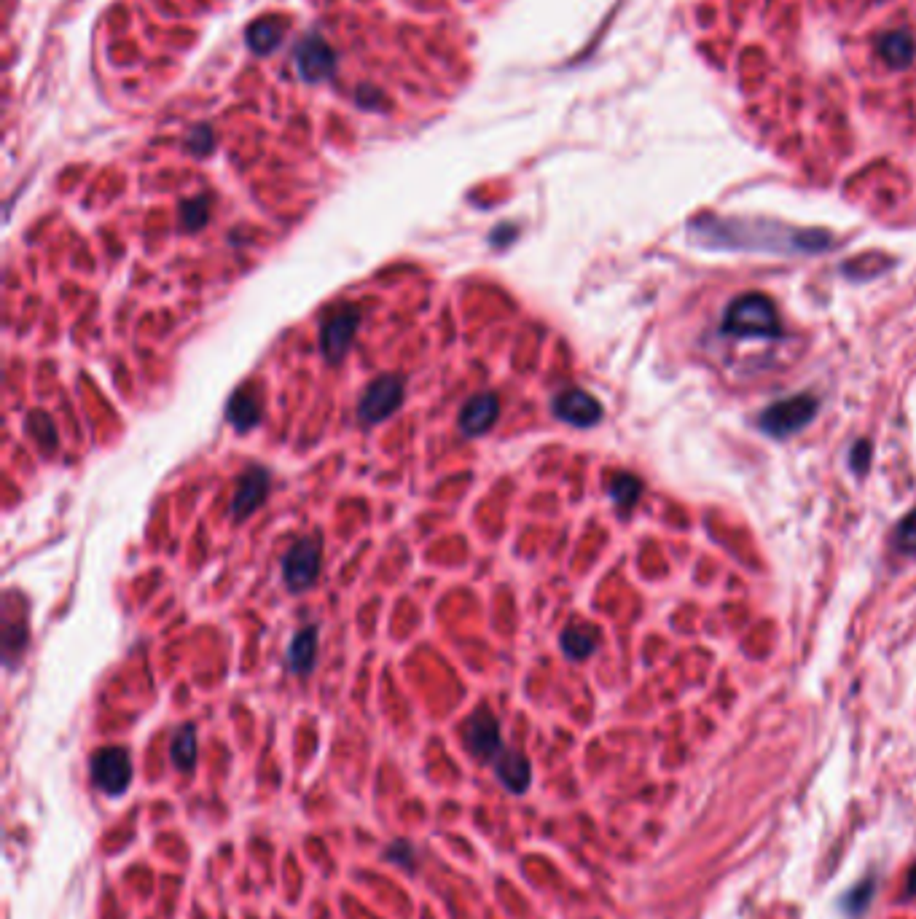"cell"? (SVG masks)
<instances>
[{
    "instance_id": "6da1fadb",
    "label": "cell",
    "mask_w": 916,
    "mask_h": 919,
    "mask_svg": "<svg viewBox=\"0 0 916 919\" xmlns=\"http://www.w3.org/2000/svg\"><path fill=\"white\" fill-rule=\"evenodd\" d=\"M691 240L704 248L720 250H753V253H777V256H814L831 248L833 237L822 229H796V226L766 221V218H718L702 215L694 218Z\"/></svg>"
},
{
    "instance_id": "7a4b0ae2",
    "label": "cell",
    "mask_w": 916,
    "mask_h": 919,
    "mask_svg": "<svg viewBox=\"0 0 916 919\" xmlns=\"http://www.w3.org/2000/svg\"><path fill=\"white\" fill-rule=\"evenodd\" d=\"M720 331L734 339H780L782 320L769 296L745 293L728 304Z\"/></svg>"
},
{
    "instance_id": "3957f363",
    "label": "cell",
    "mask_w": 916,
    "mask_h": 919,
    "mask_svg": "<svg viewBox=\"0 0 916 919\" xmlns=\"http://www.w3.org/2000/svg\"><path fill=\"white\" fill-rule=\"evenodd\" d=\"M820 404H817V398L806 396V393H798L793 398H785V401H777V404H771L769 409H763L761 425L769 436L774 439H788L798 430H804L809 422L814 420V414H817Z\"/></svg>"
},
{
    "instance_id": "277c9868",
    "label": "cell",
    "mask_w": 916,
    "mask_h": 919,
    "mask_svg": "<svg viewBox=\"0 0 916 919\" xmlns=\"http://www.w3.org/2000/svg\"><path fill=\"white\" fill-rule=\"evenodd\" d=\"M463 742L465 750L471 753L476 761L481 764H495V758L506 750L503 745V731H500V721L497 715L487 707H479L468 715V721L463 726Z\"/></svg>"
},
{
    "instance_id": "5b68a950",
    "label": "cell",
    "mask_w": 916,
    "mask_h": 919,
    "mask_svg": "<svg viewBox=\"0 0 916 919\" xmlns=\"http://www.w3.org/2000/svg\"><path fill=\"white\" fill-rule=\"evenodd\" d=\"M406 396V382L403 377H379L374 379L358 401V420L363 425H379L387 417H393L403 406Z\"/></svg>"
},
{
    "instance_id": "8992f818",
    "label": "cell",
    "mask_w": 916,
    "mask_h": 919,
    "mask_svg": "<svg viewBox=\"0 0 916 919\" xmlns=\"http://www.w3.org/2000/svg\"><path fill=\"white\" fill-rule=\"evenodd\" d=\"M320 570H323V541L317 535L293 543L291 551L283 557V581L291 592L309 589L320 578Z\"/></svg>"
},
{
    "instance_id": "52a82bcc",
    "label": "cell",
    "mask_w": 916,
    "mask_h": 919,
    "mask_svg": "<svg viewBox=\"0 0 916 919\" xmlns=\"http://www.w3.org/2000/svg\"><path fill=\"white\" fill-rule=\"evenodd\" d=\"M89 774L95 788L105 793V796H121L127 791L129 782H132V756L129 750L111 745V748H100L89 761Z\"/></svg>"
},
{
    "instance_id": "ba28073f",
    "label": "cell",
    "mask_w": 916,
    "mask_h": 919,
    "mask_svg": "<svg viewBox=\"0 0 916 919\" xmlns=\"http://www.w3.org/2000/svg\"><path fill=\"white\" fill-rule=\"evenodd\" d=\"M360 320H363V312L358 307H342L323 323V328H320V353L328 363H342L347 358L352 342H355V334H358Z\"/></svg>"
},
{
    "instance_id": "9c48e42d",
    "label": "cell",
    "mask_w": 916,
    "mask_h": 919,
    "mask_svg": "<svg viewBox=\"0 0 916 919\" xmlns=\"http://www.w3.org/2000/svg\"><path fill=\"white\" fill-rule=\"evenodd\" d=\"M269 490H272V473L266 468L250 465L248 471H242L232 498L234 522H245L248 516L256 514L258 508L264 506V500L269 498Z\"/></svg>"
},
{
    "instance_id": "30bf717a",
    "label": "cell",
    "mask_w": 916,
    "mask_h": 919,
    "mask_svg": "<svg viewBox=\"0 0 916 919\" xmlns=\"http://www.w3.org/2000/svg\"><path fill=\"white\" fill-rule=\"evenodd\" d=\"M551 412H554L557 420L567 422L573 428H591V425H597L602 420L600 401L589 396L586 390H578V387L557 393L554 401H551Z\"/></svg>"
},
{
    "instance_id": "8fae6325",
    "label": "cell",
    "mask_w": 916,
    "mask_h": 919,
    "mask_svg": "<svg viewBox=\"0 0 916 919\" xmlns=\"http://www.w3.org/2000/svg\"><path fill=\"white\" fill-rule=\"evenodd\" d=\"M495 774L500 785L506 788L508 793H516V796H522V793L530 791L532 785V764L530 758L524 756L522 750H511L506 748L500 756L495 758Z\"/></svg>"
},
{
    "instance_id": "7c38bea8",
    "label": "cell",
    "mask_w": 916,
    "mask_h": 919,
    "mask_svg": "<svg viewBox=\"0 0 916 919\" xmlns=\"http://www.w3.org/2000/svg\"><path fill=\"white\" fill-rule=\"evenodd\" d=\"M500 417V398L495 393H479L460 409V430L465 436H484Z\"/></svg>"
},
{
    "instance_id": "4fadbf2b",
    "label": "cell",
    "mask_w": 916,
    "mask_h": 919,
    "mask_svg": "<svg viewBox=\"0 0 916 919\" xmlns=\"http://www.w3.org/2000/svg\"><path fill=\"white\" fill-rule=\"evenodd\" d=\"M876 52L890 68L906 70L916 60V38L908 30H890L876 38Z\"/></svg>"
},
{
    "instance_id": "5bb4252c",
    "label": "cell",
    "mask_w": 916,
    "mask_h": 919,
    "mask_svg": "<svg viewBox=\"0 0 916 919\" xmlns=\"http://www.w3.org/2000/svg\"><path fill=\"white\" fill-rule=\"evenodd\" d=\"M261 414H264L261 398H258L250 387L237 390V393L229 398V404H226V420H229V425H232L237 433H250V430L261 422Z\"/></svg>"
},
{
    "instance_id": "9a60e30c",
    "label": "cell",
    "mask_w": 916,
    "mask_h": 919,
    "mask_svg": "<svg viewBox=\"0 0 916 919\" xmlns=\"http://www.w3.org/2000/svg\"><path fill=\"white\" fill-rule=\"evenodd\" d=\"M317 662V627H304L293 635L288 645V670L299 678H307Z\"/></svg>"
},
{
    "instance_id": "2e32d148",
    "label": "cell",
    "mask_w": 916,
    "mask_h": 919,
    "mask_svg": "<svg viewBox=\"0 0 916 919\" xmlns=\"http://www.w3.org/2000/svg\"><path fill=\"white\" fill-rule=\"evenodd\" d=\"M597 645H600V635H597V629L594 627L570 624V627L562 632V651H565L567 659H573V662L589 659L591 653L597 651Z\"/></svg>"
},
{
    "instance_id": "e0dca14e",
    "label": "cell",
    "mask_w": 916,
    "mask_h": 919,
    "mask_svg": "<svg viewBox=\"0 0 916 919\" xmlns=\"http://www.w3.org/2000/svg\"><path fill=\"white\" fill-rule=\"evenodd\" d=\"M170 758L180 772H191V769L197 766V729H194L191 723H183V726L172 734Z\"/></svg>"
},
{
    "instance_id": "ac0fdd59",
    "label": "cell",
    "mask_w": 916,
    "mask_h": 919,
    "mask_svg": "<svg viewBox=\"0 0 916 919\" xmlns=\"http://www.w3.org/2000/svg\"><path fill=\"white\" fill-rule=\"evenodd\" d=\"M27 433L33 436V441L38 444L43 455H52L54 449H57V425L46 412H30L27 417Z\"/></svg>"
},
{
    "instance_id": "d6986e66",
    "label": "cell",
    "mask_w": 916,
    "mask_h": 919,
    "mask_svg": "<svg viewBox=\"0 0 916 919\" xmlns=\"http://www.w3.org/2000/svg\"><path fill=\"white\" fill-rule=\"evenodd\" d=\"M643 495V481L632 476V473H616L610 481V498L621 511L637 506V500Z\"/></svg>"
},
{
    "instance_id": "ffe728a7",
    "label": "cell",
    "mask_w": 916,
    "mask_h": 919,
    "mask_svg": "<svg viewBox=\"0 0 916 919\" xmlns=\"http://www.w3.org/2000/svg\"><path fill=\"white\" fill-rule=\"evenodd\" d=\"M385 860L387 863H393V866L403 868V871H409V874H417L420 871V855L414 850V844L406 842V839H395L385 847Z\"/></svg>"
},
{
    "instance_id": "44dd1931",
    "label": "cell",
    "mask_w": 916,
    "mask_h": 919,
    "mask_svg": "<svg viewBox=\"0 0 916 919\" xmlns=\"http://www.w3.org/2000/svg\"><path fill=\"white\" fill-rule=\"evenodd\" d=\"M892 543H895V549H898L900 554H916V508L911 514H906L900 519Z\"/></svg>"
},
{
    "instance_id": "7402d4cb",
    "label": "cell",
    "mask_w": 916,
    "mask_h": 919,
    "mask_svg": "<svg viewBox=\"0 0 916 919\" xmlns=\"http://www.w3.org/2000/svg\"><path fill=\"white\" fill-rule=\"evenodd\" d=\"M207 202L205 199H197V202H186V205L180 207V224L186 232H197L202 226L207 224Z\"/></svg>"
},
{
    "instance_id": "603a6c76",
    "label": "cell",
    "mask_w": 916,
    "mask_h": 919,
    "mask_svg": "<svg viewBox=\"0 0 916 919\" xmlns=\"http://www.w3.org/2000/svg\"><path fill=\"white\" fill-rule=\"evenodd\" d=\"M874 879H865L863 885H857L852 893L844 898V906H847L849 914H860V911L868 906V901L874 898Z\"/></svg>"
},
{
    "instance_id": "cb8c5ba5",
    "label": "cell",
    "mask_w": 916,
    "mask_h": 919,
    "mask_svg": "<svg viewBox=\"0 0 916 919\" xmlns=\"http://www.w3.org/2000/svg\"><path fill=\"white\" fill-rule=\"evenodd\" d=\"M868 460H871V444L868 441H857L855 449H852V465H855L857 473H863L868 468Z\"/></svg>"
},
{
    "instance_id": "d4e9b609",
    "label": "cell",
    "mask_w": 916,
    "mask_h": 919,
    "mask_svg": "<svg viewBox=\"0 0 916 919\" xmlns=\"http://www.w3.org/2000/svg\"><path fill=\"white\" fill-rule=\"evenodd\" d=\"M906 895H914L916 898V866L908 871V882H906Z\"/></svg>"
}]
</instances>
